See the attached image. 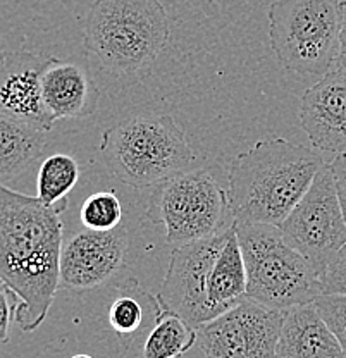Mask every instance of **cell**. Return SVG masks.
Returning <instances> with one entry per match:
<instances>
[{"mask_svg": "<svg viewBox=\"0 0 346 358\" xmlns=\"http://www.w3.org/2000/svg\"><path fill=\"white\" fill-rule=\"evenodd\" d=\"M80 179V164L68 154L48 155L36 176V196L48 205L64 212L68 195Z\"/></svg>", "mask_w": 346, "mask_h": 358, "instance_id": "19", "label": "cell"}, {"mask_svg": "<svg viewBox=\"0 0 346 358\" xmlns=\"http://www.w3.org/2000/svg\"><path fill=\"white\" fill-rule=\"evenodd\" d=\"M107 171L131 188L157 186L192 169L196 155L173 115L141 114L106 129L99 147Z\"/></svg>", "mask_w": 346, "mask_h": 358, "instance_id": "4", "label": "cell"}, {"mask_svg": "<svg viewBox=\"0 0 346 358\" xmlns=\"http://www.w3.org/2000/svg\"><path fill=\"white\" fill-rule=\"evenodd\" d=\"M2 55H3V52H2V48H0V59H2Z\"/></svg>", "mask_w": 346, "mask_h": 358, "instance_id": "27", "label": "cell"}, {"mask_svg": "<svg viewBox=\"0 0 346 358\" xmlns=\"http://www.w3.org/2000/svg\"><path fill=\"white\" fill-rule=\"evenodd\" d=\"M300 122L312 148L333 157L346 152V73L333 67L305 90Z\"/></svg>", "mask_w": 346, "mask_h": 358, "instance_id": "13", "label": "cell"}, {"mask_svg": "<svg viewBox=\"0 0 346 358\" xmlns=\"http://www.w3.org/2000/svg\"><path fill=\"white\" fill-rule=\"evenodd\" d=\"M269 42L282 67L322 78L338 54L341 0H274L267 10Z\"/></svg>", "mask_w": 346, "mask_h": 358, "instance_id": "6", "label": "cell"}, {"mask_svg": "<svg viewBox=\"0 0 346 358\" xmlns=\"http://www.w3.org/2000/svg\"><path fill=\"white\" fill-rule=\"evenodd\" d=\"M324 164L314 148L284 138L260 140L241 152L228 178V203L234 221L281 226Z\"/></svg>", "mask_w": 346, "mask_h": 358, "instance_id": "2", "label": "cell"}, {"mask_svg": "<svg viewBox=\"0 0 346 358\" xmlns=\"http://www.w3.org/2000/svg\"><path fill=\"white\" fill-rule=\"evenodd\" d=\"M276 358H346V353L312 301L286 310Z\"/></svg>", "mask_w": 346, "mask_h": 358, "instance_id": "15", "label": "cell"}, {"mask_svg": "<svg viewBox=\"0 0 346 358\" xmlns=\"http://www.w3.org/2000/svg\"><path fill=\"white\" fill-rule=\"evenodd\" d=\"M80 217L87 229L113 231L121 226L122 205L114 192H96L83 201Z\"/></svg>", "mask_w": 346, "mask_h": 358, "instance_id": "21", "label": "cell"}, {"mask_svg": "<svg viewBox=\"0 0 346 358\" xmlns=\"http://www.w3.org/2000/svg\"><path fill=\"white\" fill-rule=\"evenodd\" d=\"M42 92L43 102L55 121L88 117L96 110L100 100V90L87 66L57 57L43 73Z\"/></svg>", "mask_w": 346, "mask_h": 358, "instance_id": "14", "label": "cell"}, {"mask_svg": "<svg viewBox=\"0 0 346 358\" xmlns=\"http://www.w3.org/2000/svg\"><path fill=\"white\" fill-rule=\"evenodd\" d=\"M314 305L346 353V294L322 293L315 298Z\"/></svg>", "mask_w": 346, "mask_h": 358, "instance_id": "22", "label": "cell"}, {"mask_svg": "<svg viewBox=\"0 0 346 358\" xmlns=\"http://www.w3.org/2000/svg\"><path fill=\"white\" fill-rule=\"evenodd\" d=\"M195 343H199V327L159 305L154 327L141 348V358H178Z\"/></svg>", "mask_w": 346, "mask_h": 358, "instance_id": "18", "label": "cell"}, {"mask_svg": "<svg viewBox=\"0 0 346 358\" xmlns=\"http://www.w3.org/2000/svg\"><path fill=\"white\" fill-rule=\"evenodd\" d=\"M247 267L234 222L222 246L210 275V307L215 317L228 312L247 298Z\"/></svg>", "mask_w": 346, "mask_h": 358, "instance_id": "16", "label": "cell"}, {"mask_svg": "<svg viewBox=\"0 0 346 358\" xmlns=\"http://www.w3.org/2000/svg\"><path fill=\"white\" fill-rule=\"evenodd\" d=\"M286 241L324 274L346 243V221L329 164H324L301 200L281 224Z\"/></svg>", "mask_w": 346, "mask_h": 358, "instance_id": "8", "label": "cell"}, {"mask_svg": "<svg viewBox=\"0 0 346 358\" xmlns=\"http://www.w3.org/2000/svg\"><path fill=\"white\" fill-rule=\"evenodd\" d=\"M228 231L214 236L174 246L164 278L159 303L164 310L183 317L195 327L215 319L210 307V275L215 260L228 240Z\"/></svg>", "mask_w": 346, "mask_h": 358, "instance_id": "9", "label": "cell"}, {"mask_svg": "<svg viewBox=\"0 0 346 358\" xmlns=\"http://www.w3.org/2000/svg\"><path fill=\"white\" fill-rule=\"evenodd\" d=\"M331 171H333L334 182H336L338 199H340L341 210H343L345 221H346V152L334 157L329 162Z\"/></svg>", "mask_w": 346, "mask_h": 358, "instance_id": "24", "label": "cell"}, {"mask_svg": "<svg viewBox=\"0 0 346 358\" xmlns=\"http://www.w3.org/2000/svg\"><path fill=\"white\" fill-rule=\"evenodd\" d=\"M45 131L0 114V182L6 185L31 167L43 154Z\"/></svg>", "mask_w": 346, "mask_h": 358, "instance_id": "17", "label": "cell"}, {"mask_svg": "<svg viewBox=\"0 0 346 358\" xmlns=\"http://www.w3.org/2000/svg\"><path fill=\"white\" fill-rule=\"evenodd\" d=\"M143 291L135 279L126 281L124 288L119 291L109 308V324L119 336H131L138 333L143 324Z\"/></svg>", "mask_w": 346, "mask_h": 358, "instance_id": "20", "label": "cell"}, {"mask_svg": "<svg viewBox=\"0 0 346 358\" xmlns=\"http://www.w3.org/2000/svg\"><path fill=\"white\" fill-rule=\"evenodd\" d=\"M52 55L3 52L0 59V114L48 133L55 119L43 102L42 78Z\"/></svg>", "mask_w": 346, "mask_h": 358, "instance_id": "12", "label": "cell"}, {"mask_svg": "<svg viewBox=\"0 0 346 358\" xmlns=\"http://www.w3.org/2000/svg\"><path fill=\"white\" fill-rule=\"evenodd\" d=\"M284 310L266 307L252 298L199 327L206 358H276Z\"/></svg>", "mask_w": 346, "mask_h": 358, "instance_id": "10", "label": "cell"}, {"mask_svg": "<svg viewBox=\"0 0 346 358\" xmlns=\"http://www.w3.org/2000/svg\"><path fill=\"white\" fill-rule=\"evenodd\" d=\"M334 67L346 73V0H341V24L340 36H338V54Z\"/></svg>", "mask_w": 346, "mask_h": 358, "instance_id": "25", "label": "cell"}, {"mask_svg": "<svg viewBox=\"0 0 346 358\" xmlns=\"http://www.w3.org/2000/svg\"><path fill=\"white\" fill-rule=\"evenodd\" d=\"M129 234L124 226L113 231L87 229L71 236L61 250V288L90 291L106 285L124 267Z\"/></svg>", "mask_w": 346, "mask_h": 358, "instance_id": "11", "label": "cell"}, {"mask_svg": "<svg viewBox=\"0 0 346 358\" xmlns=\"http://www.w3.org/2000/svg\"><path fill=\"white\" fill-rule=\"evenodd\" d=\"M321 289L327 294H346V243L321 275Z\"/></svg>", "mask_w": 346, "mask_h": 358, "instance_id": "23", "label": "cell"}, {"mask_svg": "<svg viewBox=\"0 0 346 358\" xmlns=\"http://www.w3.org/2000/svg\"><path fill=\"white\" fill-rule=\"evenodd\" d=\"M71 358H93L92 355H85V353H80V355H73Z\"/></svg>", "mask_w": 346, "mask_h": 358, "instance_id": "26", "label": "cell"}, {"mask_svg": "<svg viewBox=\"0 0 346 358\" xmlns=\"http://www.w3.org/2000/svg\"><path fill=\"white\" fill-rule=\"evenodd\" d=\"M169 36V20L161 0H93L83 22L85 48L117 76L148 69Z\"/></svg>", "mask_w": 346, "mask_h": 358, "instance_id": "3", "label": "cell"}, {"mask_svg": "<svg viewBox=\"0 0 346 358\" xmlns=\"http://www.w3.org/2000/svg\"><path fill=\"white\" fill-rule=\"evenodd\" d=\"M247 267V296L276 310L312 303L322 294L321 279L307 259L286 241L281 227L236 222Z\"/></svg>", "mask_w": 346, "mask_h": 358, "instance_id": "5", "label": "cell"}, {"mask_svg": "<svg viewBox=\"0 0 346 358\" xmlns=\"http://www.w3.org/2000/svg\"><path fill=\"white\" fill-rule=\"evenodd\" d=\"M229 210L228 192L207 169H189L155 186L147 219L166 229V241L181 246L214 236Z\"/></svg>", "mask_w": 346, "mask_h": 358, "instance_id": "7", "label": "cell"}, {"mask_svg": "<svg viewBox=\"0 0 346 358\" xmlns=\"http://www.w3.org/2000/svg\"><path fill=\"white\" fill-rule=\"evenodd\" d=\"M62 210L0 182V285L17 300L16 322L31 333L61 288Z\"/></svg>", "mask_w": 346, "mask_h": 358, "instance_id": "1", "label": "cell"}]
</instances>
